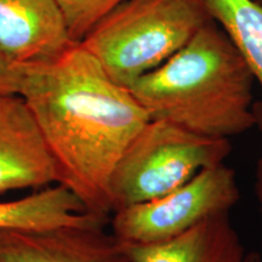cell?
<instances>
[{
    "label": "cell",
    "instance_id": "1",
    "mask_svg": "<svg viewBox=\"0 0 262 262\" xmlns=\"http://www.w3.org/2000/svg\"><path fill=\"white\" fill-rule=\"evenodd\" d=\"M19 96L37 124L57 183L96 215L113 212L111 179L147 111L80 42L56 60L25 66Z\"/></svg>",
    "mask_w": 262,
    "mask_h": 262
},
{
    "label": "cell",
    "instance_id": "2",
    "mask_svg": "<svg viewBox=\"0 0 262 262\" xmlns=\"http://www.w3.org/2000/svg\"><path fill=\"white\" fill-rule=\"evenodd\" d=\"M254 75L221 26L211 19L173 56L129 88L150 119L212 137L256 127Z\"/></svg>",
    "mask_w": 262,
    "mask_h": 262
},
{
    "label": "cell",
    "instance_id": "3",
    "mask_svg": "<svg viewBox=\"0 0 262 262\" xmlns=\"http://www.w3.org/2000/svg\"><path fill=\"white\" fill-rule=\"evenodd\" d=\"M202 0H124L81 39L117 84L129 88L211 21Z\"/></svg>",
    "mask_w": 262,
    "mask_h": 262
},
{
    "label": "cell",
    "instance_id": "4",
    "mask_svg": "<svg viewBox=\"0 0 262 262\" xmlns=\"http://www.w3.org/2000/svg\"><path fill=\"white\" fill-rule=\"evenodd\" d=\"M231 152L226 137L201 135L169 120L149 119L113 171V212L168 194L203 169L225 163Z\"/></svg>",
    "mask_w": 262,
    "mask_h": 262
},
{
    "label": "cell",
    "instance_id": "5",
    "mask_svg": "<svg viewBox=\"0 0 262 262\" xmlns=\"http://www.w3.org/2000/svg\"><path fill=\"white\" fill-rule=\"evenodd\" d=\"M239 198L235 171L222 163L203 169L168 194L116 210L112 233L123 243L163 242L212 216L229 214Z\"/></svg>",
    "mask_w": 262,
    "mask_h": 262
},
{
    "label": "cell",
    "instance_id": "6",
    "mask_svg": "<svg viewBox=\"0 0 262 262\" xmlns=\"http://www.w3.org/2000/svg\"><path fill=\"white\" fill-rule=\"evenodd\" d=\"M74 44L58 0H0V51L14 63H49Z\"/></svg>",
    "mask_w": 262,
    "mask_h": 262
},
{
    "label": "cell",
    "instance_id": "7",
    "mask_svg": "<svg viewBox=\"0 0 262 262\" xmlns=\"http://www.w3.org/2000/svg\"><path fill=\"white\" fill-rule=\"evenodd\" d=\"M57 183L55 164L25 100L0 94V193Z\"/></svg>",
    "mask_w": 262,
    "mask_h": 262
},
{
    "label": "cell",
    "instance_id": "8",
    "mask_svg": "<svg viewBox=\"0 0 262 262\" xmlns=\"http://www.w3.org/2000/svg\"><path fill=\"white\" fill-rule=\"evenodd\" d=\"M106 225L0 233V262H129Z\"/></svg>",
    "mask_w": 262,
    "mask_h": 262
},
{
    "label": "cell",
    "instance_id": "9",
    "mask_svg": "<svg viewBox=\"0 0 262 262\" xmlns=\"http://www.w3.org/2000/svg\"><path fill=\"white\" fill-rule=\"evenodd\" d=\"M123 244L129 262H244L248 254L228 214L206 219L166 241Z\"/></svg>",
    "mask_w": 262,
    "mask_h": 262
},
{
    "label": "cell",
    "instance_id": "10",
    "mask_svg": "<svg viewBox=\"0 0 262 262\" xmlns=\"http://www.w3.org/2000/svg\"><path fill=\"white\" fill-rule=\"evenodd\" d=\"M107 222L108 216L88 211L80 199L60 183L26 198L0 203V233L41 232Z\"/></svg>",
    "mask_w": 262,
    "mask_h": 262
},
{
    "label": "cell",
    "instance_id": "11",
    "mask_svg": "<svg viewBox=\"0 0 262 262\" xmlns=\"http://www.w3.org/2000/svg\"><path fill=\"white\" fill-rule=\"evenodd\" d=\"M262 89V4L256 0H202Z\"/></svg>",
    "mask_w": 262,
    "mask_h": 262
},
{
    "label": "cell",
    "instance_id": "12",
    "mask_svg": "<svg viewBox=\"0 0 262 262\" xmlns=\"http://www.w3.org/2000/svg\"><path fill=\"white\" fill-rule=\"evenodd\" d=\"M124 0H58L72 39L80 42L96 22Z\"/></svg>",
    "mask_w": 262,
    "mask_h": 262
},
{
    "label": "cell",
    "instance_id": "13",
    "mask_svg": "<svg viewBox=\"0 0 262 262\" xmlns=\"http://www.w3.org/2000/svg\"><path fill=\"white\" fill-rule=\"evenodd\" d=\"M25 66L16 64L0 51V94H17L21 91Z\"/></svg>",
    "mask_w": 262,
    "mask_h": 262
},
{
    "label": "cell",
    "instance_id": "14",
    "mask_svg": "<svg viewBox=\"0 0 262 262\" xmlns=\"http://www.w3.org/2000/svg\"><path fill=\"white\" fill-rule=\"evenodd\" d=\"M255 117H256V127L260 130L262 135V103L257 102L255 103L254 107ZM255 192H256L257 202L260 205V210L262 215V158L257 162L256 166V179H255Z\"/></svg>",
    "mask_w": 262,
    "mask_h": 262
},
{
    "label": "cell",
    "instance_id": "15",
    "mask_svg": "<svg viewBox=\"0 0 262 262\" xmlns=\"http://www.w3.org/2000/svg\"><path fill=\"white\" fill-rule=\"evenodd\" d=\"M244 262H262V256L257 251H251V253L247 254Z\"/></svg>",
    "mask_w": 262,
    "mask_h": 262
},
{
    "label": "cell",
    "instance_id": "16",
    "mask_svg": "<svg viewBox=\"0 0 262 262\" xmlns=\"http://www.w3.org/2000/svg\"><path fill=\"white\" fill-rule=\"evenodd\" d=\"M256 2H258V3H261V4H262V0H256Z\"/></svg>",
    "mask_w": 262,
    "mask_h": 262
}]
</instances>
